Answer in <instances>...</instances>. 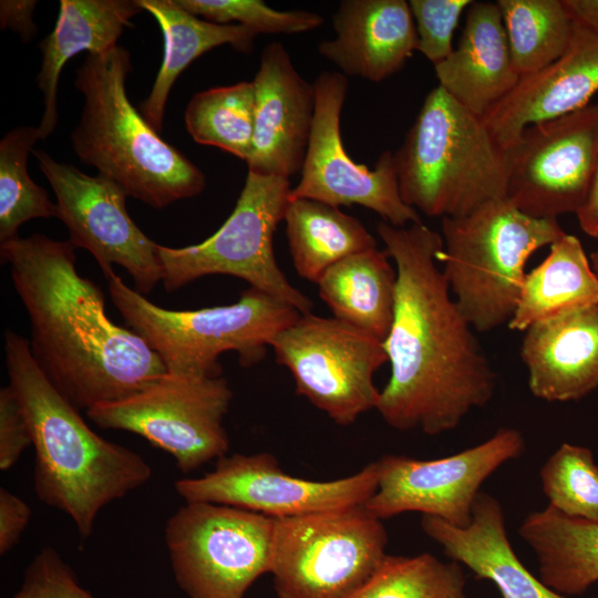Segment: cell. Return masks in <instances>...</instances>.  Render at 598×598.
<instances>
[{
    "mask_svg": "<svg viewBox=\"0 0 598 598\" xmlns=\"http://www.w3.org/2000/svg\"><path fill=\"white\" fill-rule=\"evenodd\" d=\"M563 4L576 25L598 33V0H563Z\"/></svg>",
    "mask_w": 598,
    "mask_h": 598,
    "instance_id": "60d3db41",
    "label": "cell"
},
{
    "mask_svg": "<svg viewBox=\"0 0 598 598\" xmlns=\"http://www.w3.org/2000/svg\"><path fill=\"white\" fill-rule=\"evenodd\" d=\"M275 518L206 502H185L164 538L174 578L188 598H243L270 573Z\"/></svg>",
    "mask_w": 598,
    "mask_h": 598,
    "instance_id": "30bf717a",
    "label": "cell"
},
{
    "mask_svg": "<svg viewBox=\"0 0 598 598\" xmlns=\"http://www.w3.org/2000/svg\"><path fill=\"white\" fill-rule=\"evenodd\" d=\"M39 140L38 127L19 126L0 141V244L18 238L25 221L59 218L56 203L28 173V156Z\"/></svg>",
    "mask_w": 598,
    "mask_h": 598,
    "instance_id": "1f68e13d",
    "label": "cell"
},
{
    "mask_svg": "<svg viewBox=\"0 0 598 598\" xmlns=\"http://www.w3.org/2000/svg\"><path fill=\"white\" fill-rule=\"evenodd\" d=\"M382 519L364 505L275 518L270 574L278 598H349L388 556Z\"/></svg>",
    "mask_w": 598,
    "mask_h": 598,
    "instance_id": "9c48e42d",
    "label": "cell"
},
{
    "mask_svg": "<svg viewBox=\"0 0 598 598\" xmlns=\"http://www.w3.org/2000/svg\"><path fill=\"white\" fill-rule=\"evenodd\" d=\"M375 229L398 275L383 341L391 375L375 410L399 431H452L492 400L496 374L439 268L442 235L422 223Z\"/></svg>",
    "mask_w": 598,
    "mask_h": 598,
    "instance_id": "6da1fadb",
    "label": "cell"
},
{
    "mask_svg": "<svg viewBox=\"0 0 598 598\" xmlns=\"http://www.w3.org/2000/svg\"><path fill=\"white\" fill-rule=\"evenodd\" d=\"M4 357L9 385L32 432L37 496L66 514L85 539L101 509L148 482L152 468L138 453L86 424L38 365L25 337L7 329Z\"/></svg>",
    "mask_w": 598,
    "mask_h": 598,
    "instance_id": "3957f363",
    "label": "cell"
},
{
    "mask_svg": "<svg viewBox=\"0 0 598 598\" xmlns=\"http://www.w3.org/2000/svg\"><path fill=\"white\" fill-rule=\"evenodd\" d=\"M142 11L136 0L60 1L55 25L39 44L42 61L37 84L44 101L38 126L41 140L58 124V87L65 63L81 52L100 54L118 45L124 29Z\"/></svg>",
    "mask_w": 598,
    "mask_h": 598,
    "instance_id": "cb8c5ba5",
    "label": "cell"
},
{
    "mask_svg": "<svg viewBox=\"0 0 598 598\" xmlns=\"http://www.w3.org/2000/svg\"><path fill=\"white\" fill-rule=\"evenodd\" d=\"M316 106L299 184L289 199H315L334 207L360 205L383 221L404 227L422 223L402 199L393 153L384 151L370 169L352 161L340 133L348 79L340 72H321L315 83Z\"/></svg>",
    "mask_w": 598,
    "mask_h": 598,
    "instance_id": "9a60e30c",
    "label": "cell"
},
{
    "mask_svg": "<svg viewBox=\"0 0 598 598\" xmlns=\"http://www.w3.org/2000/svg\"><path fill=\"white\" fill-rule=\"evenodd\" d=\"M564 234L558 219L530 217L507 198L491 200L464 216L442 218V271L475 331L508 324L528 258Z\"/></svg>",
    "mask_w": 598,
    "mask_h": 598,
    "instance_id": "8992f818",
    "label": "cell"
},
{
    "mask_svg": "<svg viewBox=\"0 0 598 598\" xmlns=\"http://www.w3.org/2000/svg\"><path fill=\"white\" fill-rule=\"evenodd\" d=\"M398 275L384 250L371 248L330 267L318 280L333 317L384 341L390 331Z\"/></svg>",
    "mask_w": 598,
    "mask_h": 598,
    "instance_id": "4316f807",
    "label": "cell"
},
{
    "mask_svg": "<svg viewBox=\"0 0 598 598\" xmlns=\"http://www.w3.org/2000/svg\"><path fill=\"white\" fill-rule=\"evenodd\" d=\"M132 70L131 53L122 45L86 54L74 80L83 105L71 134L72 150L127 196L163 209L199 195L206 178L133 106L126 92Z\"/></svg>",
    "mask_w": 598,
    "mask_h": 598,
    "instance_id": "277c9868",
    "label": "cell"
},
{
    "mask_svg": "<svg viewBox=\"0 0 598 598\" xmlns=\"http://www.w3.org/2000/svg\"><path fill=\"white\" fill-rule=\"evenodd\" d=\"M157 21L164 40L161 68L140 112L148 125L161 132L168 95L177 78L204 53L225 44L248 53L258 34L239 24H218L189 13L175 0H136Z\"/></svg>",
    "mask_w": 598,
    "mask_h": 598,
    "instance_id": "d4e9b609",
    "label": "cell"
},
{
    "mask_svg": "<svg viewBox=\"0 0 598 598\" xmlns=\"http://www.w3.org/2000/svg\"><path fill=\"white\" fill-rule=\"evenodd\" d=\"M73 245L43 234L0 244L28 315L31 353L78 410L128 398L167 371L133 330L114 323L100 287L76 269Z\"/></svg>",
    "mask_w": 598,
    "mask_h": 598,
    "instance_id": "7a4b0ae2",
    "label": "cell"
},
{
    "mask_svg": "<svg viewBox=\"0 0 598 598\" xmlns=\"http://www.w3.org/2000/svg\"><path fill=\"white\" fill-rule=\"evenodd\" d=\"M576 216L580 229L589 237L598 239V167L587 199Z\"/></svg>",
    "mask_w": 598,
    "mask_h": 598,
    "instance_id": "b9f144b4",
    "label": "cell"
},
{
    "mask_svg": "<svg viewBox=\"0 0 598 598\" xmlns=\"http://www.w3.org/2000/svg\"><path fill=\"white\" fill-rule=\"evenodd\" d=\"M597 92L598 33L575 24L564 54L539 72L520 78L483 120L507 151L529 125L580 110Z\"/></svg>",
    "mask_w": 598,
    "mask_h": 598,
    "instance_id": "d6986e66",
    "label": "cell"
},
{
    "mask_svg": "<svg viewBox=\"0 0 598 598\" xmlns=\"http://www.w3.org/2000/svg\"><path fill=\"white\" fill-rule=\"evenodd\" d=\"M539 475L549 506L567 516L598 523V465L591 450L563 443Z\"/></svg>",
    "mask_w": 598,
    "mask_h": 598,
    "instance_id": "836d02e7",
    "label": "cell"
},
{
    "mask_svg": "<svg viewBox=\"0 0 598 598\" xmlns=\"http://www.w3.org/2000/svg\"><path fill=\"white\" fill-rule=\"evenodd\" d=\"M518 534L536 555L540 580L557 594L580 595L598 581V523L547 505L528 514Z\"/></svg>",
    "mask_w": 598,
    "mask_h": 598,
    "instance_id": "83f0119b",
    "label": "cell"
},
{
    "mask_svg": "<svg viewBox=\"0 0 598 598\" xmlns=\"http://www.w3.org/2000/svg\"><path fill=\"white\" fill-rule=\"evenodd\" d=\"M296 393L334 423L350 425L377 409L374 373L388 362L383 341L334 317L301 315L270 341Z\"/></svg>",
    "mask_w": 598,
    "mask_h": 598,
    "instance_id": "7c38bea8",
    "label": "cell"
},
{
    "mask_svg": "<svg viewBox=\"0 0 598 598\" xmlns=\"http://www.w3.org/2000/svg\"><path fill=\"white\" fill-rule=\"evenodd\" d=\"M471 0H411L417 48L433 65L443 62L452 52L454 30Z\"/></svg>",
    "mask_w": 598,
    "mask_h": 598,
    "instance_id": "d590c367",
    "label": "cell"
},
{
    "mask_svg": "<svg viewBox=\"0 0 598 598\" xmlns=\"http://www.w3.org/2000/svg\"><path fill=\"white\" fill-rule=\"evenodd\" d=\"M32 153L53 189L59 219L68 228L73 247L87 250L106 279L117 265L132 277L137 292H152L162 282L158 244L131 218L126 193L102 175H86L41 150Z\"/></svg>",
    "mask_w": 598,
    "mask_h": 598,
    "instance_id": "2e32d148",
    "label": "cell"
},
{
    "mask_svg": "<svg viewBox=\"0 0 598 598\" xmlns=\"http://www.w3.org/2000/svg\"><path fill=\"white\" fill-rule=\"evenodd\" d=\"M549 247L547 257L525 275L508 322L512 330L598 305V276L580 240L565 233Z\"/></svg>",
    "mask_w": 598,
    "mask_h": 598,
    "instance_id": "484cf974",
    "label": "cell"
},
{
    "mask_svg": "<svg viewBox=\"0 0 598 598\" xmlns=\"http://www.w3.org/2000/svg\"><path fill=\"white\" fill-rule=\"evenodd\" d=\"M196 17L218 24H239L256 34H296L319 28L320 14L305 11H278L261 0H175Z\"/></svg>",
    "mask_w": 598,
    "mask_h": 598,
    "instance_id": "e575fe53",
    "label": "cell"
},
{
    "mask_svg": "<svg viewBox=\"0 0 598 598\" xmlns=\"http://www.w3.org/2000/svg\"><path fill=\"white\" fill-rule=\"evenodd\" d=\"M513 65L523 78L545 69L569 45L575 23L563 0H498Z\"/></svg>",
    "mask_w": 598,
    "mask_h": 598,
    "instance_id": "f546056e",
    "label": "cell"
},
{
    "mask_svg": "<svg viewBox=\"0 0 598 598\" xmlns=\"http://www.w3.org/2000/svg\"><path fill=\"white\" fill-rule=\"evenodd\" d=\"M185 502H206L255 512L272 518L364 505L378 487V465L333 481H311L289 475L267 452L235 453L216 461L200 477L174 484Z\"/></svg>",
    "mask_w": 598,
    "mask_h": 598,
    "instance_id": "e0dca14e",
    "label": "cell"
},
{
    "mask_svg": "<svg viewBox=\"0 0 598 598\" xmlns=\"http://www.w3.org/2000/svg\"><path fill=\"white\" fill-rule=\"evenodd\" d=\"M198 144L218 147L247 162L255 131V89L248 81L196 93L184 113Z\"/></svg>",
    "mask_w": 598,
    "mask_h": 598,
    "instance_id": "4dcf8cb0",
    "label": "cell"
},
{
    "mask_svg": "<svg viewBox=\"0 0 598 598\" xmlns=\"http://www.w3.org/2000/svg\"><path fill=\"white\" fill-rule=\"evenodd\" d=\"M31 517L29 505L16 494L0 488V554L11 550L20 540Z\"/></svg>",
    "mask_w": 598,
    "mask_h": 598,
    "instance_id": "f35d334b",
    "label": "cell"
},
{
    "mask_svg": "<svg viewBox=\"0 0 598 598\" xmlns=\"http://www.w3.org/2000/svg\"><path fill=\"white\" fill-rule=\"evenodd\" d=\"M349 598H466L465 577L456 561L423 553L388 555L371 579Z\"/></svg>",
    "mask_w": 598,
    "mask_h": 598,
    "instance_id": "d6a6232c",
    "label": "cell"
},
{
    "mask_svg": "<svg viewBox=\"0 0 598 598\" xmlns=\"http://www.w3.org/2000/svg\"><path fill=\"white\" fill-rule=\"evenodd\" d=\"M32 432L19 398L10 385L0 389V470H10L32 445Z\"/></svg>",
    "mask_w": 598,
    "mask_h": 598,
    "instance_id": "74e56055",
    "label": "cell"
},
{
    "mask_svg": "<svg viewBox=\"0 0 598 598\" xmlns=\"http://www.w3.org/2000/svg\"><path fill=\"white\" fill-rule=\"evenodd\" d=\"M404 203L430 217H460L506 198L509 157L483 117L440 85L425 96L393 153Z\"/></svg>",
    "mask_w": 598,
    "mask_h": 598,
    "instance_id": "5b68a950",
    "label": "cell"
},
{
    "mask_svg": "<svg viewBox=\"0 0 598 598\" xmlns=\"http://www.w3.org/2000/svg\"><path fill=\"white\" fill-rule=\"evenodd\" d=\"M523 332L519 354L535 398L576 401L598 388V305Z\"/></svg>",
    "mask_w": 598,
    "mask_h": 598,
    "instance_id": "44dd1931",
    "label": "cell"
},
{
    "mask_svg": "<svg viewBox=\"0 0 598 598\" xmlns=\"http://www.w3.org/2000/svg\"><path fill=\"white\" fill-rule=\"evenodd\" d=\"M12 598H94L82 588L60 554L42 548L25 569L20 589Z\"/></svg>",
    "mask_w": 598,
    "mask_h": 598,
    "instance_id": "8d00e7d4",
    "label": "cell"
},
{
    "mask_svg": "<svg viewBox=\"0 0 598 598\" xmlns=\"http://www.w3.org/2000/svg\"><path fill=\"white\" fill-rule=\"evenodd\" d=\"M111 300L126 326L154 350L167 371L220 377L219 357L237 352L250 367L264 360L271 339L301 313L262 291L250 288L238 301L196 310H169L154 305L113 274Z\"/></svg>",
    "mask_w": 598,
    "mask_h": 598,
    "instance_id": "52a82bcc",
    "label": "cell"
},
{
    "mask_svg": "<svg viewBox=\"0 0 598 598\" xmlns=\"http://www.w3.org/2000/svg\"><path fill=\"white\" fill-rule=\"evenodd\" d=\"M255 89V131L248 172L289 179L301 172L311 134L316 93L280 42L265 47Z\"/></svg>",
    "mask_w": 598,
    "mask_h": 598,
    "instance_id": "ac0fdd59",
    "label": "cell"
},
{
    "mask_svg": "<svg viewBox=\"0 0 598 598\" xmlns=\"http://www.w3.org/2000/svg\"><path fill=\"white\" fill-rule=\"evenodd\" d=\"M283 221L296 272L310 282L342 259L377 247L359 219L319 200H290Z\"/></svg>",
    "mask_w": 598,
    "mask_h": 598,
    "instance_id": "f1b7e54d",
    "label": "cell"
},
{
    "mask_svg": "<svg viewBox=\"0 0 598 598\" xmlns=\"http://www.w3.org/2000/svg\"><path fill=\"white\" fill-rule=\"evenodd\" d=\"M35 0H1L0 25L18 33L21 41L28 42L37 34L33 21Z\"/></svg>",
    "mask_w": 598,
    "mask_h": 598,
    "instance_id": "ab89813d",
    "label": "cell"
},
{
    "mask_svg": "<svg viewBox=\"0 0 598 598\" xmlns=\"http://www.w3.org/2000/svg\"><path fill=\"white\" fill-rule=\"evenodd\" d=\"M290 190L289 179L248 172L231 214L215 234L181 248L157 245L165 290L176 291L205 276L227 275L301 315L310 313L312 301L288 281L274 251L275 231L285 218Z\"/></svg>",
    "mask_w": 598,
    "mask_h": 598,
    "instance_id": "ba28073f",
    "label": "cell"
},
{
    "mask_svg": "<svg viewBox=\"0 0 598 598\" xmlns=\"http://www.w3.org/2000/svg\"><path fill=\"white\" fill-rule=\"evenodd\" d=\"M332 24L336 38L323 40L318 51L346 76L382 82L399 72L417 48L404 0H343Z\"/></svg>",
    "mask_w": 598,
    "mask_h": 598,
    "instance_id": "ffe728a7",
    "label": "cell"
},
{
    "mask_svg": "<svg viewBox=\"0 0 598 598\" xmlns=\"http://www.w3.org/2000/svg\"><path fill=\"white\" fill-rule=\"evenodd\" d=\"M233 391L223 377L166 371L135 394L85 411L95 425L137 434L169 453L188 474L225 456Z\"/></svg>",
    "mask_w": 598,
    "mask_h": 598,
    "instance_id": "8fae6325",
    "label": "cell"
},
{
    "mask_svg": "<svg viewBox=\"0 0 598 598\" xmlns=\"http://www.w3.org/2000/svg\"><path fill=\"white\" fill-rule=\"evenodd\" d=\"M421 526L451 560L466 566L477 578L493 581L503 598H566L522 564L508 540L501 503L485 492H480L467 527L427 515H422Z\"/></svg>",
    "mask_w": 598,
    "mask_h": 598,
    "instance_id": "603a6c76",
    "label": "cell"
},
{
    "mask_svg": "<svg viewBox=\"0 0 598 598\" xmlns=\"http://www.w3.org/2000/svg\"><path fill=\"white\" fill-rule=\"evenodd\" d=\"M524 451L523 434L502 427L478 445L442 458L384 455L375 461L378 487L364 507L379 519L419 512L467 527L482 484Z\"/></svg>",
    "mask_w": 598,
    "mask_h": 598,
    "instance_id": "4fadbf2b",
    "label": "cell"
},
{
    "mask_svg": "<svg viewBox=\"0 0 598 598\" xmlns=\"http://www.w3.org/2000/svg\"><path fill=\"white\" fill-rule=\"evenodd\" d=\"M434 70L439 85L481 117L513 91L520 76L496 2L472 1L456 49Z\"/></svg>",
    "mask_w": 598,
    "mask_h": 598,
    "instance_id": "7402d4cb",
    "label": "cell"
},
{
    "mask_svg": "<svg viewBox=\"0 0 598 598\" xmlns=\"http://www.w3.org/2000/svg\"><path fill=\"white\" fill-rule=\"evenodd\" d=\"M589 259H590V264H591V267H592L594 271L598 276V250L591 252L590 256H589Z\"/></svg>",
    "mask_w": 598,
    "mask_h": 598,
    "instance_id": "7bdbcfd3",
    "label": "cell"
},
{
    "mask_svg": "<svg viewBox=\"0 0 598 598\" xmlns=\"http://www.w3.org/2000/svg\"><path fill=\"white\" fill-rule=\"evenodd\" d=\"M506 198L539 219L577 214L598 167V104L532 124L507 150Z\"/></svg>",
    "mask_w": 598,
    "mask_h": 598,
    "instance_id": "5bb4252c",
    "label": "cell"
}]
</instances>
